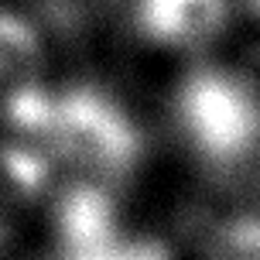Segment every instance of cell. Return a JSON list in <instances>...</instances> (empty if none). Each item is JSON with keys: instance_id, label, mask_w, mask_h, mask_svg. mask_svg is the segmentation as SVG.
<instances>
[{"instance_id": "6da1fadb", "label": "cell", "mask_w": 260, "mask_h": 260, "mask_svg": "<svg viewBox=\"0 0 260 260\" xmlns=\"http://www.w3.org/2000/svg\"><path fill=\"white\" fill-rule=\"evenodd\" d=\"M24 141L38 147L48 175L65 185H89L113 192L141 161V130L123 106L92 89L69 86L48 92Z\"/></svg>"}, {"instance_id": "7a4b0ae2", "label": "cell", "mask_w": 260, "mask_h": 260, "mask_svg": "<svg viewBox=\"0 0 260 260\" xmlns=\"http://www.w3.org/2000/svg\"><path fill=\"white\" fill-rule=\"evenodd\" d=\"M175 123L195 157L233 168L260 151V86L230 65H199L178 82Z\"/></svg>"}, {"instance_id": "3957f363", "label": "cell", "mask_w": 260, "mask_h": 260, "mask_svg": "<svg viewBox=\"0 0 260 260\" xmlns=\"http://www.w3.org/2000/svg\"><path fill=\"white\" fill-rule=\"evenodd\" d=\"M45 96V41L21 14L0 11V134L27 137Z\"/></svg>"}, {"instance_id": "277c9868", "label": "cell", "mask_w": 260, "mask_h": 260, "mask_svg": "<svg viewBox=\"0 0 260 260\" xmlns=\"http://www.w3.org/2000/svg\"><path fill=\"white\" fill-rule=\"evenodd\" d=\"M230 21L226 0H134V24L161 48H202Z\"/></svg>"}, {"instance_id": "5b68a950", "label": "cell", "mask_w": 260, "mask_h": 260, "mask_svg": "<svg viewBox=\"0 0 260 260\" xmlns=\"http://www.w3.org/2000/svg\"><path fill=\"white\" fill-rule=\"evenodd\" d=\"M52 185L48 165L24 137L0 134V247L11 240L31 202Z\"/></svg>"}, {"instance_id": "8992f818", "label": "cell", "mask_w": 260, "mask_h": 260, "mask_svg": "<svg viewBox=\"0 0 260 260\" xmlns=\"http://www.w3.org/2000/svg\"><path fill=\"white\" fill-rule=\"evenodd\" d=\"M206 260H260V216L222 219L209 236Z\"/></svg>"}, {"instance_id": "52a82bcc", "label": "cell", "mask_w": 260, "mask_h": 260, "mask_svg": "<svg viewBox=\"0 0 260 260\" xmlns=\"http://www.w3.org/2000/svg\"><path fill=\"white\" fill-rule=\"evenodd\" d=\"M72 260H165V253L154 243H130L123 236H106L103 243L86 250H76Z\"/></svg>"}, {"instance_id": "ba28073f", "label": "cell", "mask_w": 260, "mask_h": 260, "mask_svg": "<svg viewBox=\"0 0 260 260\" xmlns=\"http://www.w3.org/2000/svg\"><path fill=\"white\" fill-rule=\"evenodd\" d=\"M250 7H253V11H257V14H260V0H250Z\"/></svg>"}]
</instances>
